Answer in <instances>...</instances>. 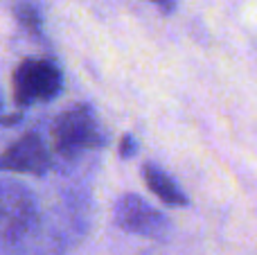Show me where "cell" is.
Here are the masks:
<instances>
[{
	"mask_svg": "<svg viewBox=\"0 0 257 255\" xmlns=\"http://www.w3.org/2000/svg\"><path fill=\"white\" fill-rule=\"evenodd\" d=\"M106 140L108 134L102 129L95 111L86 104L63 111L52 124V147L63 158H75L81 152L99 149L106 145Z\"/></svg>",
	"mask_w": 257,
	"mask_h": 255,
	"instance_id": "1",
	"label": "cell"
},
{
	"mask_svg": "<svg viewBox=\"0 0 257 255\" xmlns=\"http://www.w3.org/2000/svg\"><path fill=\"white\" fill-rule=\"evenodd\" d=\"M16 18L21 21V25L25 27L30 34L41 36L43 34V21H41V12L34 3H21L16 7Z\"/></svg>",
	"mask_w": 257,
	"mask_h": 255,
	"instance_id": "7",
	"label": "cell"
},
{
	"mask_svg": "<svg viewBox=\"0 0 257 255\" xmlns=\"http://www.w3.org/2000/svg\"><path fill=\"white\" fill-rule=\"evenodd\" d=\"M14 99L18 108L52 102L63 86L61 70L50 59H23L14 70Z\"/></svg>",
	"mask_w": 257,
	"mask_h": 255,
	"instance_id": "2",
	"label": "cell"
},
{
	"mask_svg": "<svg viewBox=\"0 0 257 255\" xmlns=\"http://www.w3.org/2000/svg\"><path fill=\"white\" fill-rule=\"evenodd\" d=\"M142 176H145L147 188H149L160 201H165L167 206H176V208L187 206V194L183 192V190L176 185V181H174L165 170H160L158 165L147 163V165L142 167Z\"/></svg>",
	"mask_w": 257,
	"mask_h": 255,
	"instance_id": "6",
	"label": "cell"
},
{
	"mask_svg": "<svg viewBox=\"0 0 257 255\" xmlns=\"http://www.w3.org/2000/svg\"><path fill=\"white\" fill-rule=\"evenodd\" d=\"M113 221L126 233L149 239H167L172 224L160 210L138 194H122L113 206Z\"/></svg>",
	"mask_w": 257,
	"mask_h": 255,
	"instance_id": "4",
	"label": "cell"
},
{
	"mask_svg": "<svg viewBox=\"0 0 257 255\" xmlns=\"http://www.w3.org/2000/svg\"><path fill=\"white\" fill-rule=\"evenodd\" d=\"M138 154V143L131 134H126L124 138L120 140V156L122 158H133Z\"/></svg>",
	"mask_w": 257,
	"mask_h": 255,
	"instance_id": "8",
	"label": "cell"
},
{
	"mask_svg": "<svg viewBox=\"0 0 257 255\" xmlns=\"http://www.w3.org/2000/svg\"><path fill=\"white\" fill-rule=\"evenodd\" d=\"M149 3L158 5L163 12H174V9H176V0H149Z\"/></svg>",
	"mask_w": 257,
	"mask_h": 255,
	"instance_id": "10",
	"label": "cell"
},
{
	"mask_svg": "<svg viewBox=\"0 0 257 255\" xmlns=\"http://www.w3.org/2000/svg\"><path fill=\"white\" fill-rule=\"evenodd\" d=\"M39 203L27 185L0 179V239L16 242L36 226Z\"/></svg>",
	"mask_w": 257,
	"mask_h": 255,
	"instance_id": "3",
	"label": "cell"
},
{
	"mask_svg": "<svg viewBox=\"0 0 257 255\" xmlns=\"http://www.w3.org/2000/svg\"><path fill=\"white\" fill-rule=\"evenodd\" d=\"M23 117V113H5L3 108V102H0V126H12V124H18Z\"/></svg>",
	"mask_w": 257,
	"mask_h": 255,
	"instance_id": "9",
	"label": "cell"
},
{
	"mask_svg": "<svg viewBox=\"0 0 257 255\" xmlns=\"http://www.w3.org/2000/svg\"><path fill=\"white\" fill-rule=\"evenodd\" d=\"M52 165L50 152L39 134H25L0 152V172H16V174L43 176Z\"/></svg>",
	"mask_w": 257,
	"mask_h": 255,
	"instance_id": "5",
	"label": "cell"
}]
</instances>
